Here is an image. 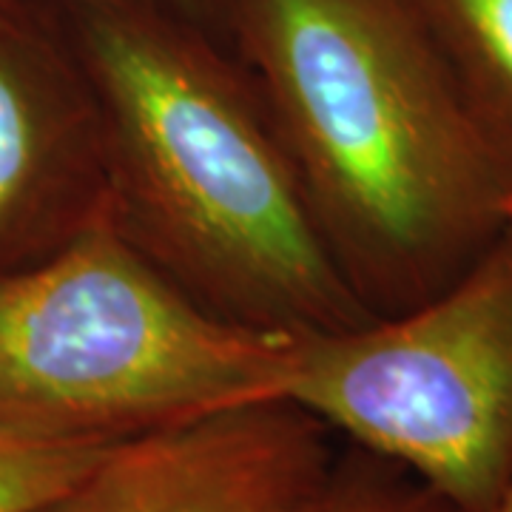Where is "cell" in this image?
<instances>
[{
  "label": "cell",
  "instance_id": "obj_5",
  "mask_svg": "<svg viewBox=\"0 0 512 512\" xmlns=\"http://www.w3.org/2000/svg\"><path fill=\"white\" fill-rule=\"evenodd\" d=\"M328 427L288 399L111 444L35 512H373L387 481L339 470Z\"/></svg>",
  "mask_w": 512,
  "mask_h": 512
},
{
  "label": "cell",
  "instance_id": "obj_9",
  "mask_svg": "<svg viewBox=\"0 0 512 512\" xmlns=\"http://www.w3.org/2000/svg\"><path fill=\"white\" fill-rule=\"evenodd\" d=\"M57 6H89V3H114V0H55ZM143 3H160V6H171L183 15L197 18L205 26L217 29L222 35V26L228 18L231 0H143Z\"/></svg>",
  "mask_w": 512,
  "mask_h": 512
},
{
  "label": "cell",
  "instance_id": "obj_4",
  "mask_svg": "<svg viewBox=\"0 0 512 512\" xmlns=\"http://www.w3.org/2000/svg\"><path fill=\"white\" fill-rule=\"evenodd\" d=\"M285 399L453 512L498 510L512 490V217L436 296L299 336Z\"/></svg>",
  "mask_w": 512,
  "mask_h": 512
},
{
  "label": "cell",
  "instance_id": "obj_6",
  "mask_svg": "<svg viewBox=\"0 0 512 512\" xmlns=\"http://www.w3.org/2000/svg\"><path fill=\"white\" fill-rule=\"evenodd\" d=\"M106 205L103 126L66 18L0 0V274L52 254Z\"/></svg>",
  "mask_w": 512,
  "mask_h": 512
},
{
  "label": "cell",
  "instance_id": "obj_11",
  "mask_svg": "<svg viewBox=\"0 0 512 512\" xmlns=\"http://www.w3.org/2000/svg\"><path fill=\"white\" fill-rule=\"evenodd\" d=\"M507 211H510V217H512V200L507 202ZM495 512H512V490H510V493H507V498L501 501V507H498V510H495Z\"/></svg>",
  "mask_w": 512,
  "mask_h": 512
},
{
  "label": "cell",
  "instance_id": "obj_10",
  "mask_svg": "<svg viewBox=\"0 0 512 512\" xmlns=\"http://www.w3.org/2000/svg\"><path fill=\"white\" fill-rule=\"evenodd\" d=\"M373 512H453L427 487H399L387 484Z\"/></svg>",
  "mask_w": 512,
  "mask_h": 512
},
{
  "label": "cell",
  "instance_id": "obj_7",
  "mask_svg": "<svg viewBox=\"0 0 512 512\" xmlns=\"http://www.w3.org/2000/svg\"><path fill=\"white\" fill-rule=\"evenodd\" d=\"M410 6L512 191V0H410Z\"/></svg>",
  "mask_w": 512,
  "mask_h": 512
},
{
  "label": "cell",
  "instance_id": "obj_2",
  "mask_svg": "<svg viewBox=\"0 0 512 512\" xmlns=\"http://www.w3.org/2000/svg\"><path fill=\"white\" fill-rule=\"evenodd\" d=\"M57 9L100 114L111 214L157 268L251 328L305 336L376 319L217 29L143 0Z\"/></svg>",
  "mask_w": 512,
  "mask_h": 512
},
{
  "label": "cell",
  "instance_id": "obj_8",
  "mask_svg": "<svg viewBox=\"0 0 512 512\" xmlns=\"http://www.w3.org/2000/svg\"><path fill=\"white\" fill-rule=\"evenodd\" d=\"M109 447L0 430V512L40 510L86 476Z\"/></svg>",
  "mask_w": 512,
  "mask_h": 512
},
{
  "label": "cell",
  "instance_id": "obj_3",
  "mask_svg": "<svg viewBox=\"0 0 512 512\" xmlns=\"http://www.w3.org/2000/svg\"><path fill=\"white\" fill-rule=\"evenodd\" d=\"M299 333L208 311L106 205L72 239L0 274V430L120 444L285 399Z\"/></svg>",
  "mask_w": 512,
  "mask_h": 512
},
{
  "label": "cell",
  "instance_id": "obj_1",
  "mask_svg": "<svg viewBox=\"0 0 512 512\" xmlns=\"http://www.w3.org/2000/svg\"><path fill=\"white\" fill-rule=\"evenodd\" d=\"M222 37L373 316L444 291L510 222L507 177L410 0H231Z\"/></svg>",
  "mask_w": 512,
  "mask_h": 512
}]
</instances>
